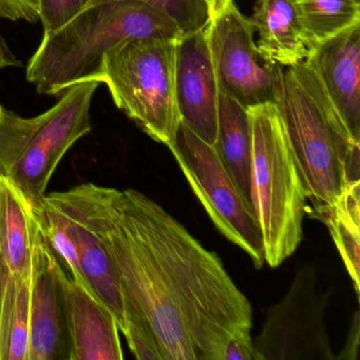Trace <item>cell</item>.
Segmentation results:
<instances>
[{"label":"cell","mask_w":360,"mask_h":360,"mask_svg":"<svg viewBox=\"0 0 360 360\" xmlns=\"http://www.w3.org/2000/svg\"><path fill=\"white\" fill-rule=\"evenodd\" d=\"M120 197L178 300L198 360H221L229 337L252 334L250 301L221 259L160 204L136 189Z\"/></svg>","instance_id":"obj_1"},{"label":"cell","mask_w":360,"mask_h":360,"mask_svg":"<svg viewBox=\"0 0 360 360\" xmlns=\"http://www.w3.org/2000/svg\"><path fill=\"white\" fill-rule=\"evenodd\" d=\"M62 193L102 241L121 284L128 326L153 330L162 360H198L178 300L119 189L85 183Z\"/></svg>","instance_id":"obj_2"},{"label":"cell","mask_w":360,"mask_h":360,"mask_svg":"<svg viewBox=\"0 0 360 360\" xmlns=\"http://www.w3.org/2000/svg\"><path fill=\"white\" fill-rule=\"evenodd\" d=\"M274 105L292 147L307 199L318 212L359 180L355 142L313 69L277 65Z\"/></svg>","instance_id":"obj_3"},{"label":"cell","mask_w":360,"mask_h":360,"mask_svg":"<svg viewBox=\"0 0 360 360\" xmlns=\"http://www.w3.org/2000/svg\"><path fill=\"white\" fill-rule=\"evenodd\" d=\"M181 37L167 16L140 0L98 4L56 32L44 33L27 79L39 94L56 96L84 82H100L105 56L123 41Z\"/></svg>","instance_id":"obj_4"},{"label":"cell","mask_w":360,"mask_h":360,"mask_svg":"<svg viewBox=\"0 0 360 360\" xmlns=\"http://www.w3.org/2000/svg\"><path fill=\"white\" fill-rule=\"evenodd\" d=\"M100 82L77 84L35 117L0 108V174L31 207L39 205L60 162L91 131L90 106Z\"/></svg>","instance_id":"obj_5"},{"label":"cell","mask_w":360,"mask_h":360,"mask_svg":"<svg viewBox=\"0 0 360 360\" xmlns=\"http://www.w3.org/2000/svg\"><path fill=\"white\" fill-rule=\"evenodd\" d=\"M248 111L252 132V207L262 233L265 262L278 267L302 241L307 198L275 105Z\"/></svg>","instance_id":"obj_6"},{"label":"cell","mask_w":360,"mask_h":360,"mask_svg":"<svg viewBox=\"0 0 360 360\" xmlns=\"http://www.w3.org/2000/svg\"><path fill=\"white\" fill-rule=\"evenodd\" d=\"M176 39H132L105 56L100 83L147 136L169 146L181 124L174 87Z\"/></svg>","instance_id":"obj_7"},{"label":"cell","mask_w":360,"mask_h":360,"mask_svg":"<svg viewBox=\"0 0 360 360\" xmlns=\"http://www.w3.org/2000/svg\"><path fill=\"white\" fill-rule=\"evenodd\" d=\"M167 147L214 226L250 257L256 269H261L265 254L258 221L214 147L182 122Z\"/></svg>","instance_id":"obj_8"},{"label":"cell","mask_w":360,"mask_h":360,"mask_svg":"<svg viewBox=\"0 0 360 360\" xmlns=\"http://www.w3.org/2000/svg\"><path fill=\"white\" fill-rule=\"evenodd\" d=\"M317 269L298 267L279 302L267 309L252 338L257 360H335L326 324L330 292L318 290Z\"/></svg>","instance_id":"obj_9"},{"label":"cell","mask_w":360,"mask_h":360,"mask_svg":"<svg viewBox=\"0 0 360 360\" xmlns=\"http://www.w3.org/2000/svg\"><path fill=\"white\" fill-rule=\"evenodd\" d=\"M250 18L229 4L210 24V43L219 90L250 109L274 104L277 65L261 58Z\"/></svg>","instance_id":"obj_10"},{"label":"cell","mask_w":360,"mask_h":360,"mask_svg":"<svg viewBox=\"0 0 360 360\" xmlns=\"http://www.w3.org/2000/svg\"><path fill=\"white\" fill-rule=\"evenodd\" d=\"M60 264L37 225L31 264L29 360H70V330Z\"/></svg>","instance_id":"obj_11"},{"label":"cell","mask_w":360,"mask_h":360,"mask_svg":"<svg viewBox=\"0 0 360 360\" xmlns=\"http://www.w3.org/2000/svg\"><path fill=\"white\" fill-rule=\"evenodd\" d=\"M210 24L176 39L174 87L181 122L214 146L220 90L210 50Z\"/></svg>","instance_id":"obj_12"},{"label":"cell","mask_w":360,"mask_h":360,"mask_svg":"<svg viewBox=\"0 0 360 360\" xmlns=\"http://www.w3.org/2000/svg\"><path fill=\"white\" fill-rule=\"evenodd\" d=\"M305 63L321 82L352 138L360 143V24L309 51Z\"/></svg>","instance_id":"obj_13"},{"label":"cell","mask_w":360,"mask_h":360,"mask_svg":"<svg viewBox=\"0 0 360 360\" xmlns=\"http://www.w3.org/2000/svg\"><path fill=\"white\" fill-rule=\"evenodd\" d=\"M70 330V360H122L119 326L108 307L58 267Z\"/></svg>","instance_id":"obj_14"},{"label":"cell","mask_w":360,"mask_h":360,"mask_svg":"<svg viewBox=\"0 0 360 360\" xmlns=\"http://www.w3.org/2000/svg\"><path fill=\"white\" fill-rule=\"evenodd\" d=\"M45 199L60 214L67 233L77 246L88 288L108 307L117 320L120 332L125 335L128 328L125 300L117 273L102 241L62 191L46 195Z\"/></svg>","instance_id":"obj_15"},{"label":"cell","mask_w":360,"mask_h":360,"mask_svg":"<svg viewBox=\"0 0 360 360\" xmlns=\"http://www.w3.org/2000/svg\"><path fill=\"white\" fill-rule=\"evenodd\" d=\"M250 20L260 35L257 48L263 60L281 67L307 60L309 49L295 0H257Z\"/></svg>","instance_id":"obj_16"},{"label":"cell","mask_w":360,"mask_h":360,"mask_svg":"<svg viewBox=\"0 0 360 360\" xmlns=\"http://www.w3.org/2000/svg\"><path fill=\"white\" fill-rule=\"evenodd\" d=\"M214 147L246 205L255 214L252 200V132L250 111L222 92L219 94L218 131Z\"/></svg>","instance_id":"obj_17"},{"label":"cell","mask_w":360,"mask_h":360,"mask_svg":"<svg viewBox=\"0 0 360 360\" xmlns=\"http://www.w3.org/2000/svg\"><path fill=\"white\" fill-rule=\"evenodd\" d=\"M35 227L28 202L0 174V252L14 276L31 273Z\"/></svg>","instance_id":"obj_18"},{"label":"cell","mask_w":360,"mask_h":360,"mask_svg":"<svg viewBox=\"0 0 360 360\" xmlns=\"http://www.w3.org/2000/svg\"><path fill=\"white\" fill-rule=\"evenodd\" d=\"M315 214L328 226L359 299L360 180L349 183L334 203Z\"/></svg>","instance_id":"obj_19"},{"label":"cell","mask_w":360,"mask_h":360,"mask_svg":"<svg viewBox=\"0 0 360 360\" xmlns=\"http://www.w3.org/2000/svg\"><path fill=\"white\" fill-rule=\"evenodd\" d=\"M309 51L360 24V0H295Z\"/></svg>","instance_id":"obj_20"},{"label":"cell","mask_w":360,"mask_h":360,"mask_svg":"<svg viewBox=\"0 0 360 360\" xmlns=\"http://www.w3.org/2000/svg\"><path fill=\"white\" fill-rule=\"evenodd\" d=\"M31 273L8 282L1 333V360H29Z\"/></svg>","instance_id":"obj_21"},{"label":"cell","mask_w":360,"mask_h":360,"mask_svg":"<svg viewBox=\"0 0 360 360\" xmlns=\"http://www.w3.org/2000/svg\"><path fill=\"white\" fill-rule=\"evenodd\" d=\"M112 0H91L88 7ZM167 16L181 34L201 30L210 22V10L205 0H140ZM87 7V8H88Z\"/></svg>","instance_id":"obj_22"},{"label":"cell","mask_w":360,"mask_h":360,"mask_svg":"<svg viewBox=\"0 0 360 360\" xmlns=\"http://www.w3.org/2000/svg\"><path fill=\"white\" fill-rule=\"evenodd\" d=\"M91 0H41L44 33L56 32L79 15Z\"/></svg>","instance_id":"obj_23"},{"label":"cell","mask_w":360,"mask_h":360,"mask_svg":"<svg viewBox=\"0 0 360 360\" xmlns=\"http://www.w3.org/2000/svg\"><path fill=\"white\" fill-rule=\"evenodd\" d=\"M41 20V0H0V20Z\"/></svg>","instance_id":"obj_24"},{"label":"cell","mask_w":360,"mask_h":360,"mask_svg":"<svg viewBox=\"0 0 360 360\" xmlns=\"http://www.w3.org/2000/svg\"><path fill=\"white\" fill-rule=\"evenodd\" d=\"M221 360H257L252 334H237L229 337L223 349Z\"/></svg>","instance_id":"obj_25"},{"label":"cell","mask_w":360,"mask_h":360,"mask_svg":"<svg viewBox=\"0 0 360 360\" xmlns=\"http://www.w3.org/2000/svg\"><path fill=\"white\" fill-rule=\"evenodd\" d=\"M359 311H356L354 314L353 320H352L351 328H349L345 347H343L340 355L336 356L337 360L357 359L358 352H359Z\"/></svg>","instance_id":"obj_26"},{"label":"cell","mask_w":360,"mask_h":360,"mask_svg":"<svg viewBox=\"0 0 360 360\" xmlns=\"http://www.w3.org/2000/svg\"><path fill=\"white\" fill-rule=\"evenodd\" d=\"M10 271L5 258L0 252V360H1V333H3L4 309H5L6 294H7L8 282L11 277Z\"/></svg>","instance_id":"obj_27"},{"label":"cell","mask_w":360,"mask_h":360,"mask_svg":"<svg viewBox=\"0 0 360 360\" xmlns=\"http://www.w3.org/2000/svg\"><path fill=\"white\" fill-rule=\"evenodd\" d=\"M18 66H22V63L12 53L10 48L8 47L7 43H6L5 39L1 35V32H0V69Z\"/></svg>","instance_id":"obj_28"},{"label":"cell","mask_w":360,"mask_h":360,"mask_svg":"<svg viewBox=\"0 0 360 360\" xmlns=\"http://www.w3.org/2000/svg\"><path fill=\"white\" fill-rule=\"evenodd\" d=\"M210 10V22L219 18L233 0H205Z\"/></svg>","instance_id":"obj_29"},{"label":"cell","mask_w":360,"mask_h":360,"mask_svg":"<svg viewBox=\"0 0 360 360\" xmlns=\"http://www.w3.org/2000/svg\"><path fill=\"white\" fill-rule=\"evenodd\" d=\"M1 107H3V106H1V105H0V108H1Z\"/></svg>","instance_id":"obj_30"}]
</instances>
